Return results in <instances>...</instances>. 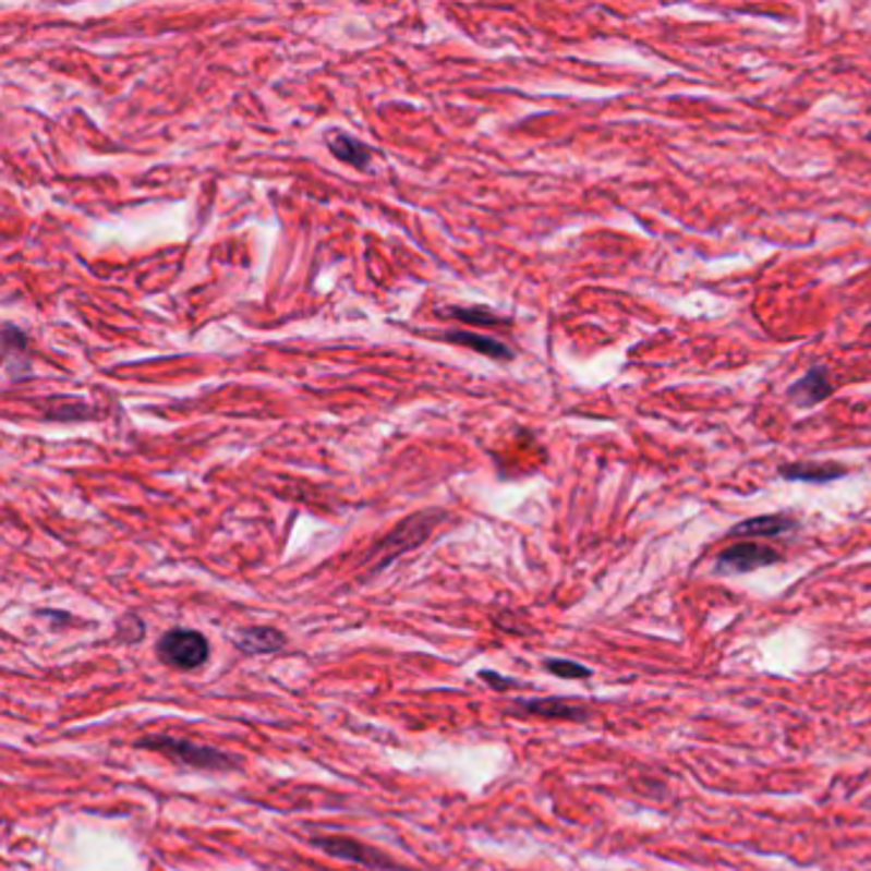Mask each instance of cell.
Instances as JSON below:
<instances>
[{
	"mask_svg": "<svg viewBox=\"0 0 871 871\" xmlns=\"http://www.w3.org/2000/svg\"><path fill=\"white\" fill-rule=\"evenodd\" d=\"M138 749L148 751H159V754H167L174 762L197 766V770H233V759L222 751L213 747H199L195 741L187 739H177V736L167 734H152L144 736V739L136 741Z\"/></svg>",
	"mask_w": 871,
	"mask_h": 871,
	"instance_id": "obj_1",
	"label": "cell"
},
{
	"mask_svg": "<svg viewBox=\"0 0 871 871\" xmlns=\"http://www.w3.org/2000/svg\"><path fill=\"white\" fill-rule=\"evenodd\" d=\"M156 654L164 665L180 669H197L210 657V644L199 631L192 629H174L164 634L156 644Z\"/></svg>",
	"mask_w": 871,
	"mask_h": 871,
	"instance_id": "obj_2",
	"label": "cell"
},
{
	"mask_svg": "<svg viewBox=\"0 0 871 871\" xmlns=\"http://www.w3.org/2000/svg\"><path fill=\"white\" fill-rule=\"evenodd\" d=\"M437 519H443L440 513H416V517L407 519L404 524L397 527V530L391 532V537H386L376 549L374 560L378 562V568L389 562L391 557L404 553V549L420 545V542L432 532V527L437 524Z\"/></svg>",
	"mask_w": 871,
	"mask_h": 871,
	"instance_id": "obj_3",
	"label": "cell"
},
{
	"mask_svg": "<svg viewBox=\"0 0 871 871\" xmlns=\"http://www.w3.org/2000/svg\"><path fill=\"white\" fill-rule=\"evenodd\" d=\"M312 846L323 848L327 856H335V859L351 861V863H363L368 869H386L391 867V859L376 848H371L361 840L348 838V836H319L312 838Z\"/></svg>",
	"mask_w": 871,
	"mask_h": 871,
	"instance_id": "obj_4",
	"label": "cell"
},
{
	"mask_svg": "<svg viewBox=\"0 0 871 871\" xmlns=\"http://www.w3.org/2000/svg\"><path fill=\"white\" fill-rule=\"evenodd\" d=\"M779 562L777 549L759 545V542H739V545L724 549L718 555V570L728 572H751L757 568H766V565Z\"/></svg>",
	"mask_w": 871,
	"mask_h": 871,
	"instance_id": "obj_5",
	"label": "cell"
},
{
	"mask_svg": "<svg viewBox=\"0 0 871 871\" xmlns=\"http://www.w3.org/2000/svg\"><path fill=\"white\" fill-rule=\"evenodd\" d=\"M524 713L542 718H562V721H583L588 718V709L578 701H568V698H534V701H519L517 703Z\"/></svg>",
	"mask_w": 871,
	"mask_h": 871,
	"instance_id": "obj_6",
	"label": "cell"
},
{
	"mask_svg": "<svg viewBox=\"0 0 871 871\" xmlns=\"http://www.w3.org/2000/svg\"><path fill=\"white\" fill-rule=\"evenodd\" d=\"M800 521L790 513H770V517H754L736 524L734 537H779V534L798 530Z\"/></svg>",
	"mask_w": 871,
	"mask_h": 871,
	"instance_id": "obj_7",
	"label": "cell"
},
{
	"mask_svg": "<svg viewBox=\"0 0 871 871\" xmlns=\"http://www.w3.org/2000/svg\"><path fill=\"white\" fill-rule=\"evenodd\" d=\"M790 399L795 401L798 407H815L821 404L823 399H828L833 394V386H831V378H828V371L825 368H813L808 371L806 376L800 378V382H795L790 386Z\"/></svg>",
	"mask_w": 871,
	"mask_h": 871,
	"instance_id": "obj_8",
	"label": "cell"
},
{
	"mask_svg": "<svg viewBox=\"0 0 871 871\" xmlns=\"http://www.w3.org/2000/svg\"><path fill=\"white\" fill-rule=\"evenodd\" d=\"M327 141V148L335 154V159L351 164V167H359V169H366V164L371 161V152L366 146L361 144L359 138H353L351 133L346 131H330L325 136Z\"/></svg>",
	"mask_w": 871,
	"mask_h": 871,
	"instance_id": "obj_9",
	"label": "cell"
},
{
	"mask_svg": "<svg viewBox=\"0 0 871 871\" xmlns=\"http://www.w3.org/2000/svg\"><path fill=\"white\" fill-rule=\"evenodd\" d=\"M782 479L787 481H806V483H828L844 479L846 468L833 463H790L779 468Z\"/></svg>",
	"mask_w": 871,
	"mask_h": 871,
	"instance_id": "obj_10",
	"label": "cell"
},
{
	"mask_svg": "<svg viewBox=\"0 0 871 871\" xmlns=\"http://www.w3.org/2000/svg\"><path fill=\"white\" fill-rule=\"evenodd\" d=\"M287 644L285 634L271 627H251L238 634V646L249 654H271Z\"/></svg>",
	"mask_w": 871,
	"mask_h": 871,
	"instance_id": "obj_11",
	"label": "cell"
},
{
	"mask_svg": "<svg viewBox=\"0 0 871 871\" xmlns=\"http://www.w3.org/2000/svg\"><path fill=\"white\" fill-rule=\"evenodd\" d=\"M445 340L458 342V346H465V348H473L475 353L491 355V359H498V361H511V359H513V351H509V348H506L504 342H498V340H494V338H488V335L458 330V332H448V335H445Z\"/></svg>",
	"mask_w": 871,
	"mask_h": 871,
	"instance_id": "obj_12",
	"label": "cell"
},
{
	"mask_svg": "<svg viewBox=\"0 0 871 871\" xmlns=\"http://www.w3.org/2000/svg\"><path fill=\"white\" fill-rule=\"evenodd\" d=\"M545 667H547V673H553L557 677H565V680L591 677V669H588L585 665H578V662H570V660H547Z\"/></svg>",
	"mask_w": 871,
	"mask_h": 871,
	"instance_id": "obj_13",
	"label": "cell"
},
{
	"mask_svg": "<svg viewBox=\"0 0 871 871\" xmlns=\"http://www.w3.org/2000/svg\"><path fill=\"white\" fill-rule=\"evenodd\" d=\"M445 315L456 317V319H460V323H471V325H498V323H504V319L496 317L494 312L479 310V307H475V310H448Z\"/></svg>",
	"mask_w": 871,
	"mask_h": 871,
	"instance_id": "obj_14",
	"label": "cell"
},
{
	"mask_svg": "<svg viewBox=\"0 0 871 871\" xmlns=\"http://www.w3.org/2000/svg\"><path fill=\"white\" fill-rule=\"evenodd\" d=\"M481 677L486 682L494 685V688H498V690H506V688H511V685H517V682L511 680V677H501V675H496V673H481Z\"/></svg>",
	"mask_w": 871,
	"mask_h": 871,
	"instance_id": "obj_15",
	"label": "cell"
},
{
	"mask_svg": "<svg viewBox=\"0 0 871 871\" xmlns=\"http://www.w3.org/2000/svg\"><path fill=\"white\" fill-rule=\"evenodd\" d=\"M867 138H869V141H871V131H869V133H867Z\"/></svg>",
	"mask_w": 871,
	"mask_h": 871,
	"instance_id": "obj_16",
	"label": "cell"
}]
</instances>
